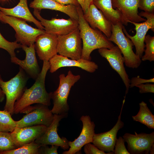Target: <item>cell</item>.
<instances>
[{"label": "cell", "instance_id": "9", "mask_svg": "<svg viewBox=\"0 0 154 154\" xmlns=\"http://www.w3.org/2000/svg\"><path fill=\"white\" fill-rule=\"evenodd\" d=\"M26 114L21 119L15 121L16 127L37 125H43L48 127L51 123L54 118V114L48 106L41 104L31 106Z\"/></svg>", "mask_w": 154, "mask_h": 154}, {"label": "cell", "instance_id": "23", "mask_svg": "<svg viewBox=\"0 0 154 154\" xmlns=\"http://www.w3.org/2000/svg\"><path fill=\"white\" fill-rule=\"evenodd\" d=\"M0 11L5 15L33 23L38 29H44L40 21L36 19L30 12L28 7L27 0H20L18 4L12 8H7L0 6Z\"/></svg>", "mask_w": 154, "mask_h": 154}, {"label": "cell", "instance_id": "32", "mask_svg": "<svg viewBox=\"0 0 154 154\" xmlns=\"http://www.w3.org/2000/svg\"><path fill=\"white\" fill-rule=\"evenodd\" d=\"M84 150L86 154H114L112 151L106 153L91 143H87L84 145Z\"/></svg>", "mask_w": 154, "mask_h": 154}, {"label": "cell", "instance_id": "34", "mask_svg": "<svg viewBox=\"0 0 154 154\" xmlns=\"http://www.w3.org/2000/svg\"><path fill=\"white\" fill-rule=\"evenodd\" d=\"M58 146L52 145L49 147L48 145H41L39 148L38 154H58Z\"/></svg>", "mask_w": 154, "mask_h": 154}, {"label": "cell", "instance_id": "20", "mask_svg": "<svg viewBox=\"0 0 154 154\" xmlns=\"http://www.w3.org/2000/svg\"><path fill=\"white\" fill-rule=\"evenodd\" d=\"M47 127L37 125L22 128L16 127L11 133L17 148L32 142L42 135Z\"/></svg>", "mask_w": 154, "mask_h": 154}, {"label": "cell", "instance_id": "11", "mask_svg": "<svg viewBox=\"0 0 154 154\" xmlns=\"http://www.w3.org/2000/svg\"><path fill=\"white\" fill-rule=\"evenodd\" d=\"M98 52L102 57L107 60L111 66L121 78L126 87L125 97L129 88L130 80L124 66L125 59L121 51L116 45L110 49L99 48Z\"/></svg>", "mask_w": 154, "mask_h": 154}, {"label": "cell", "instance_id": "36", "mask_svg": "<svg viewBox=\"0 0 154 154\" xmlns=\"http://www.w3.org/2000/svg\"><path fill=\"white\" fill-rule=\"evenodd\" d=\"M139 88L140 93H154V84L149 83L142 84L136 86Z\"/></svg>", "mask_w": 154, "mask_h": 154}, {"label": "cell", "instance_id": "25", "mask_svg": "<svg viewBox=\"0 0 154 154\" xmlns=\"http://www.w3.org/2000/svg\"><path fill=\"white\" fill-rule=\"evenodd\" d=\"M139 105V109L138 113L132 116L133 120L144 125L149 128L154 129V115L145 102L142 101Z\"/></svg>", "mask_w": 154, "mask_h": 154}, {"label": "cell", "instance_id": "13", "mask_svg": "<svg viewBox=\"0 0 154 154\" xmlns=\"http://www.w3.org/2000/svg\"><path fill=\"white\" fill-rule=\"evenodd\" d=\"M67 114H54L53 119L51 123L47 127L44 133L35 141L41 145H57L64 150L69 149V141L64 137H60L57 133L59 122L66 117Z\"/></svg>", "mask_w": 154, "mask_h": 154}, {"label": "cell", "instance_id": "19", "mask_svg": "<svg viewBox=\"0 0 154 154\" xmlns=\"http://www.w3.org/2000/svg\"><path fill=\"white\" fill-rule=\"evenodd\" d=\"M86 21L92 28L101 31L108 38L112 34V24L92 2L87 13H83Z\"/></svg>", "mask_w": 154, "mask_h": 154}, {"label": "cell", "instance_id": "5", "mask_svg": "<svg viewBox=\"0 0 154 154\" xmlns=\"http://www.w3.org/2000/svg\"><path fill=\"white\" fill-rule=\"evenodd\" d=\"M123 25L112 24V34L109 40L116 44L121 51L125 59V66L129 68H137L142 61L133 50L134 45L130 39L125 35L123 31Z\"/></svg>", "mask_w": 154, "mask_h": 154}, {"label": "cell", "instance_id": "27", "mask_svg": "<svg viewBox=\"0 0 154 154\" xmlns=\"http://www.w3.org/2000/svg\"><path fill=\"white\" fill-rule=\"evenodd\" d=\"M41 145L34 141L15 149L2 152L0 154H38Z\"/></svg>", "mask_w": 154, "mask_h": 154}, {"label": "cell", "instance_id": "15", "mask_svg": "<svg viewBox=\"0 0 154 154\" xmlns=\"http://www.w3.org/2000/svg\"><path fill=\"white\" fill-rule=\"evenodd\" d=\"M125 101L124 99L117 122L113 128L107 131L95 133L94 135L92 143L102 151L107 152L114 151L117 133L124 125V123L121 120V115Z\"/></svg>", "mask_w": 154, "mask_h": 154}, {"label": "cell", "instance_id": "6", "mask_svg": "<svg viewBox=\"0 0 154 154\" xmlns=\"http://www.w3.org/2000/svg\"><path fill=\"white\" fill-rule=\"evenodd\" d=\"M0 21L12 27L16 32V41L22 45L29 46L34 43L37 36L45 32L44 29L34 28L25 20L6 15L0 11Z\"/></svg>", "mask_w": 154, "mask_h": 154}, {"label": "cell", "instance_id": "37", "mask_svg": "<svg viewBox=\"0 0 154 154\" xmlns=\"http://www.w3.org/2000/svg\"><path fill=\"white\" fill-rule=\"evenodd\" d=\"M81 6L84 13L87 12L89 7L93 0H77Z\"/></svg>", "mask_w": 154, "mask_h": 154}, {"label": "cell", "instance_id": "38", "mask_svg": "<svg viewBox=\"0 0 154 154\" xmlns=\"http://www.w3.org/2000/svg\"><path fill=\"white\" fill-rule=\"evenodd\" d=\"M59 4L63 5H73L76 6L80 5L77 0H54Z\"/></svg>", "mask_w": 154, "mask_h": 154}, {"label": "cell", "instance_id": "2", "mask_svg": "<svg viewBox=\"0 0 154 154\" xmlns=\"http://www.w3.org/2000/svg\"><path fill=\"white\" fill-rule=\"evenodd\" d=\"M77 11L78 28L83 44L81 58L91 61L90 54L94 50L102 48L110 49L115 45L101 31L90 26L84 17L80 5L78 7Z\"/></svg>", "mask_w": 154, "mask_h": 154}, {"label": "cell", "instance_id": "4", "mask_svg": "<svg viewBox=\"0 0 154 154\" xmlns=\"http://www.w3.org/2000/svg\"><path fill=\"white\" fill-rule=\"evenodd\" d=\"M59 84L57 89L52 92L51 99L53 106L51 111L54 114L67 113L69 110L67 99L71 87L80 78L79 75H74L69 70L67 75L59 76Z\"/></svg>", "mask_w": 154, "mask_h": 154}, {"label": "cell", "instance_id": "14", "mask_svg": "<svg viewBox=\"0 0 154 154\" xmlns=\"http://www.w3.org/2000/svg\"><path fill=\"white\" fill-rule=\"evenodd\" d=\"M83 124L81 132L78 137L74 141H68L70 147L68 151L63 152V154H75L79 152L85 144L92 143L95 134V124L92 121L89 116H82L80 118Z\"/></svg>", "mask_w": 154, "mask_h": 154}, {"label": "cell", "instance_id": "24", "mask_svg": "<svg viewBox=\"0 0 154 154\" xmlns=\"http://www.w3.org/2000/svg\"><path fill=\"white\" fill-rule=\"evenodd\" d=\"M92 2L112 24L120 23L127 25L128 23L120 11L113 8L112 0H93Z\"/></svg>", "mask_w": 154, "mask_h": 154}, {"label": "cell", "instance_id": "8", "mask_svg": "<svg viewBox=\"0 0 154 154\" xmlns=\"http://www.w3.org/2000/svg\"><path fill=\"white\" fill-rule=\"evenodd\" d=\"M139 15L140 17H146V20L141 23L129 21V23H132L135 26L136 31L135 35H130L123 25L122 28L124 34L130 39L135 46V54L141 58L145 50L144 39L149 29L153 32L154 31V14L142 11L139 13Z\"/></svg>", "mask_w": 154, "mask_h": 154}, {"label": "cell", "instance_id": "31", "mask_svg": "<svg viewBox=\"0 0 154 154\" xmlns=\"http://www.w3.org/2000/svg\"><path fill=\"white\" fill-rule=\"evenodd\" d=\"M125 141L121 136L117 138L113 151L114 154H130L126 148L125 145Z\"/></svg>", "mask_w": 154, "mask_h": 154}, {"label": "cell", "instance_id": "21", "mask_svg": "<svg viewBox=\"0 0 154 154\" xmlns=\"http://www.w3.org/2000/svg\"><path fill=\"white\" fill-rule=\"evenodd\" d=\"M140 0H112V6L117 9L129 23L144 21L146 19L139 15L138 9Z\"/></svg>", "mask_w": 154, "mask_h": 154}, {"label": "cell", "instance_id": "18", "mask_svg": "<svg viewBox=\"0 0 154 154\" xmlns=\"http://www.w3.org/2000/svg\"><path fill=\"white\" fill-rule=\"evenodd\" d=\"M21 48L25 52V59L21 60L15 56L11 57V62L19 65L29 76L36 80L40 72L35 54L34 43L29 46L21 45Z\"/></svg>", "mask_w": 154, "mask_h": 154}, {"label": "cell", "instance_id": "10", "mask_svg": "<svg viewBox=\"0 0 154 154\" xmlns=\"http://www.w3.org/2000/svg\"><path fill=\"white\" fill-rule=\"evenodd\" d=\"M33 14L40 21L45 32L57 36L64 35L78 27V20L70 18L67 19L56 18H52L50 20L46 19L41 16L40 11L36 9H34Z\"/></svg>", "mask_w": 154, "mask_h": 154}, {"label": "cell", "instance_id": "29", "mask_svg": "<svg viewBox=\"0 0 154 154\" xmlns=\"http://www.w3.org/2000/svg\"><path fill=\"white\" fill-rule=\"evenodd\" d=\"M144 42L146 44L145 54L141 58L142 61H154V37L147 35L145 37Z\"/></svg>", "mask_w": 154, "mask_h": 154}, {"label": "cell", "instance_id": "17", "mask_svg": "<svg viewBox=\"0 0 154 154\" xmlns=\"http://www.w3.org/2000/svg\"><path fill=\"white\" fill-rule=\"evenodd\" d=\"M50 72L53 73L58 69L65 67H77L90 73H93L98 68L94 62L81 58L78 60L69 59L68 57L57 54L48 61Z\"/></svg>", "mask_w": 154, "mask_h": 154}, {"label": "cell", "instance_id": "39", "mask_svg": "<svg viewBox=\"0 0 154 154\" xmlns=\"http://www.w3.org/2000/svg\"><path fill=\"white\" fill-rule=\"evenodd\" d=\"M5 94L0 87V102H2L4 100Z\"/></svg>", "mask_w": 154, "mask_h": 154}, {"label": "cell", "instance_id": "7", "mask_svg": "<svg viewBox=\"0 0 154 154\" xmlns=\"http://www.w3.org/2000/svg\"><path fill=\"white\" fill-rule=\"evenodd\" d=\"M57 53L71 59L81 58L82 40L78 27L68 34L58 36Z\"/></svg>", "mask_w": 154, "mask_h": 154}, {"label": "cell", "instance_id": "40", "mask_svg": "<svg viewBox=\"0 0 154 154\" xmlns=\"http://www.w3.org/2000/svg\"><path fill=\"white\" fill-rule=\"evenodd\" d=\"M149 154H154V145H153L151 147L149 152Z\"/></svg>", "mask_w": 154, "mask_h": 154}, {"label": "cell", "instance_id": "22", "mask_svg": "<svg viewBox=\"0 0 154 154\" xmlns=\"http://www.w3.org/2000/svg\"><path fill=\"white\" fill-rule=\"evenodd\" d=\"M30 7L40 11L42 9H48L60 11L64 13L70 18L78 20L77 7L73 5H62L54 0H33L30 3Z\"/></svg>", "mask_w": 154, "mask_h": 154}, {"label": "cell", "instance_id": "35", "mask_svg": "<svg viewBox=\"0 0 154 154\" xmlns=\"http://www.w3.org/2000/svg\"><path fill=\"white\" fill-rule=\"evenodd\" d=\"M154 78L149 79H144L141 78L139 76L132 77L130 80L129 88H132L136 86L147 83H154Z\"/></svg>", "mask_w": 154, "mask_h": 154}, {"label": "cell", "instance_id": "30", "mask_svg": "<svg viewBox=\"0 0 154 154\" xmlns=\"http://www.w3.org/2000/svg\"><path fill=\"white\" fill-rule=\"evenodd\" d=\"M21 48V44L16 41L10 42L2 36L0 33V48L7 51L10 54L11 57L16 56L15 50L16 49Z\"/></svg>", "mask_w": 154, "mask_h": 154}, {"label": "cell", "instance_id": "3", "mask_svg": "<svg viewBox=\"0 0 154 154\" xmlns=\"http://www.w3.org/2000/svg\"><path fill=\"white\" fill-rule=\"evenodd\" d=\"M24 70L20 67L18 73L9 80L4 81L0 74V87L6 98L4 110L12 115L14 114L15 102L21 96L26 88L28 77Z\"/></svg>", "mask_w": 154, "mask_h": 154}, {"label": "cell", "instance_id": "28", "mask_svg": "<svg viewBox=\"0 0 154 154\" xmlns=\"http://www.w3.org/2000/svg\"><path fill=\"white\" fill-rule=\"evenodd\" d=\"M17 148L11 133L0 131V154Z\"/></svg>", "mask_w": 154, "mask_h": 154}, {"label": "cell", "instance_id": "26", "mask_svg": "<svg viewBox=\"0 0 154 154\" xmlns=\"http://www.w3.org/2000/svg\"><path fill=\"white\" fill-rule=\"evenodd\" d=\"M8 112L0 110V131L11 132L16 127L15 121Z\"/></svg>", "mask_w": 154, "mask_h": 154}, {"label": "cell", "instance_id": "12", "mask_svg": "<svg viewBox=\"0 0 154 154\" xmlns=\"http://www.w3.org/2000/svg\"><path fill=\"white\" fill-rule=\"evenodd\" d=\"M135 134L125 133L123 137L127 143V150L131 154H149L150 149L154 145V132Z\"/></svg>", "mask_w": 154, "mask_h": 154}, {"label": "cell", "instance_id": "41", "mask_svg": "<svg viewBox=\"0 0 154 154\" xmlns=\"http://www.w3.org/2000/svg\"><path fill=\"white\" fill-rule=\"evenodd\" d=\"M2 1H8L9 0H0Z\"/></svg>", "mask_w": 154, "mask_h": 154}, {"label": "cell", "instance_id": "16", "mask_svg": "<svg viewBox=\"0 0 154 154\" xmlns=\"http://www.w3.org/2000/svg\"><path fill=\"white\" fill-rule=\"evenodd\" d=\"M35 42V50L40 59L48 61L57 54L58 36L45 32L37 36Z\"/></svg>", "mask_w": 154, "mask_h": 154}, {"label": "cell", "instance_id": "1", "mask_svg": "<svg viewBox=\"0 0 154 154\" xmlns=\"http://www.w3.org/2000/svg\"><path fill=\"white\" fill-rule=\"evenodd\" d=\"M50 67L49 61H43L42 69L35 83L30 88H26L21 97L15 102L14 114L25 113L31 105L34 104L50 105L52 92H47L45 84L46 75Z\"/></svg>", "mask_w": 154, "mask_h": 154}, {"label": "cell", "instance_id": "33", "mask_svg": "<svg viewBox=\"0 0 154 154\" xmlns=\"http://www.w3.org/2000/svg\"><path fill=\"white\" fill-rule=\"evenodd\" d=\"M138 8L145 12L154 13V0H140Z\"/></svg>", "mask_w": 154, "mask_h": 154}]
</instances>
